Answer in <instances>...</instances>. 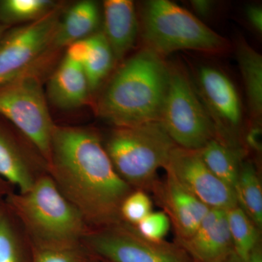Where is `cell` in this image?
I'll list each match as a JSON object with an SVG mask.
<instances>
[{"label": "cell", "mask_w": 262, "mask_h": 262, "mask_svg": "<svg viewBox=\"0 0 262 262\" xmlns=\"http://www.w3.org/2000/svg\"><path fill=\"white\" fill-rule=\"evenodd\" d=\"M239 208L252 220L258 229L262 227V189L259 177L252 163L241 165L234 187Z\"/></svg>", "instance_id": "cell-19"}, {"label": "cell", "mask_w": 262, "mask_h": 262, "mask_svg": "<svg viewBox=\"0 0 262 262\" xmlns=\"http://www.w3.org/2000/svg\"><path fill=\"white\" fill-rule=\"evenodd\" d=\"M170 221L165 212H151L134 229L141 237L152 242H162L169 232Z\"/></svg>", "instance_id": "cell-26"}, {"label": "cell", "mask_w": 262, "mask_h": 262, "mask_svg": "<svg viewBox=\"0 0 262 262\" xmlns=\"http://www.w3.org/2000/svg\"><path fill=\"white\" fill-rule=\"evenodd\" d=\"M198 151L212 173L234 192L242 165L238 154L214 139Z\"/></svg>", "instance_id": "cell-18"}, {"label": "cell", "mask_w": 262, "mask_h": 262, "mask_svg": "<svg viewBox=\"0 0 262 262\" xmlns=\"http://www.w3.org/2000/svg\"><path fill=\"white\" fill-rule=\"evenodd\" d=\"M244 262H262V251L259 244L253 250Z\"/></svg>", "instance_id": "cell-32"}, {"label": "cell", "mask_w": 262, "mask_h": 262, "mask_svg": "<svg viewBox=\"0 0 262 262\" xmlns=\"http://www.w3.org/2000/svg\"><path fill=\"white\" fill-rule=\"evenodd\" d=\"M192 4L198 13L206 15L209 11L211 3L208 1H193Z\"/></svg>", "instance_id": "cell-31"}, {"label": "cell", "mask_w": 262, "mask_h": 262, "mask_svg": "<svg viewBox=\"0 0 262 262\" xmlns=\"http://www.w3.org/2000/svg\"><path fill=\"white\" fill-rule=\"evenodd\" d=\"M223 262H242L239 260V258L237 257V256L235 255H234L233 256H232V257L229 258V259L226 260L225 261Z\"/></svg>", "instance_id": "cell-35"}, {"label": "cell", "mask_w": 262, "mask_h": 262, "mask_svg": "<svg viewBox=\"0 0 262 262\" xmlns=\"http://www.w3.org/2000/svg\"><path fill=\"white\" fill-rule=\"evenodd\" d=\"M104 34L114 58L122 59L130 51L138 33L134 3L129 0H106L103 3Z\"/></svg>", "instance_id": "cell-13"}, {"label": "cell", "mask_w": 262, "mask_h": 262, "mask_svg": "<svg viewBox=\"0 0 262 262\" xmlns=\"http://www.w3.org/2000/svg\"><path fill=\"white\" fill-rule=\"evenodd\" d=\"M90 40L91 50L82 67L90 91H93L97 89L111 70L115 58L103 33L93 34L90 37Z\"/></svg>", "instance_id": "cell-22"}, {"label": "cell", "mask_w": 262, "mask_h": 262, "mask_svg": "<svg viewBox=\"0 0 262 262\" xmlns=\"http://www.w3.org/2000/svg\"><path fill=\"white\" fill-rule=\"evenodd\" d=\"M176 144L159 121L115 130L106 152L117 173L130 186L151 189L157 172L165 168Z\"/></svg>", "instance_id": "cell-4"}, {"label": "cell", "mask_w": 262, "mask_h": 262, "mask_svg": "<svg viewBox=\"0 0 262 262\" xmlns=\"http://www.w3.org/2000/svg\"><path fill=\"white\" fill-rule=\"evenodd\" d=\"M170 77L162 56L143 50L114 75L100 101V115L118 127L159 121Z\"/></svg>", "instance_id": "cell-2"}, {"label": "cell", "mask_w": 262, "mask_h": 262, "mask_svg": "<svg viewBox=\"0 0 262 262\" xmlns=\"http://www.w3.org/2000/svg\"><path fill=\"white\" fill-rule=\"evenodd\" d=\"M159 122L176 145L200 150L213 139L215 127L184 74L170 69Z\"/></svg>", "instance_id": "cell-7"}, {"label": "cell", "mask_w": 262, "mask_h": 262, "mask_svg": "<svg viewBox=\"0 0 262 262\" xmlns=\"http://www.w3.org/2000/svg\"><path fill=\"white\" fill-rule=\"evenodd\" d=\"M99 21V10L95 2L82 1L72 7L60 20L52 45L56 48L91 37Z\"/></svg>", "instance_id": "cell-16"}, {"label": "cell", "mask_w": 262, "mask_h": 262, "mask_svg": "<svg viewBox=\"0 0 262 262\" xmlns=\"http://www.w3.org/2000/svg\"><path fill=\"white\" fill-rule=\"evenodd\" d=\"M164 168L182 187L211 209L227 211L237 206L234 190L212 173L198 150L176 146Z\"/></svg>", "instance_id": "cell-10"}, {"label": "cell", "mask_w": 262, "mask_h": 262, "mask_svg": "<svg viewBox=\"0 0 262 262\" xmlns=\"http://www.w3.org/2000/svg\"><path fill=\"white\" fill-rule=\"evenodd\" d=\"M199 79L203 93L217 115L230 125H238L241 104L232 82L220 71L207 67L201 69Z\"/></svg>", "instance_id": "cell-15"}, {"label": "cell", "mask_w": 262, "mask_h": 262, "mask_svg": "<svg viewBox=\"0 0 262 262\" xmlns=\"http://www.w3.org/2000/svg\"><path fill=\"white\" fill-rule=\"evenodd\" d=\"M3 82H1V81H0V84H3Z\"/></svg>", "instance_id": "cell-36"}, {"label": "cell", "mask_w": 262, "mask_h": 262, "mask_svg": "<svg viewBox=\"0 0 262 262\" xmlns=\"http://www.w3.org/2000/svg\"><path fill=\"white\" fill-rule=\"evenodd\" d=\"M237 60L242 72L248 106L253 117L262 111V57L247 44L241 43L237 48Z\"/></svg>", "instance_id": "cell-20"}, {"label": "cell", "mask_w": 262, "mask_h": 262, "mask_svg": "<svg viewBox=\"0 0 262 262\" xmlns=\"http://www.w3.org/2000/svg\"><path fill=\"white\" fill-rule=\"evenodd\" d=\"M8 26H5L4 24L0 23V42H1L5 33L8 30Z\"/></svg>", "instance_id": "cell-34"}, {"label": "cell", "mask_w": 262, "mask_h": 262, "mask_svg": "<svg viewBox=\"0 0 262 262\" xmlns=\"http://www.w3.org/2000/svg\"><path fill=\"white\" fill-rule=\"evenodd\" d=\"M177 244L194 262H223L235 255L225 210H210L195 232Z\"/></svg>", "instance_id": "cell-12"}, {"label": "cell", "mask_w": 262, "mask_h": 262, "mask_svg": "<svg viewBox=\"0 0 262 262\" xmlns=\"http://www.w3.org/2000/svg\"><path fill=\"white\" fill-rule=\"evenodd\" d=\"M0 262H22L21 252L11 213L0 201Z\"/></svg>", "instance_id": "cell-24"}, {"label": "cell", "mask_w": 262, "mask_h": 262, "mask_svg": "<svg viewBox=\"0 0 262 262\" xmlns=\"http://www.w3.org/2000/svg\"><path fill=\"white\" fill-rule=\"evenodd\" d=\"M152 212V203L144 190L132 191L120 207V216L129 225L135 227Z\"/></svg>", "instance_id": "cell-25"}, {"label": "cell", "mask_w": 262, "mask_h": 262, "mask_svg": "<svg viewBox=\"0 0 262 262\" xmlns=\"http://www.w3.org/2000/svg\"><path fill=\"white\" fill-rule=\"evenodd\" d=\"M48 162L57 187L85 222L101 228L120 224V207L132 187L94 133L55 125Z\"/></svg>", "instance_id": "cell-1"}, {"label": "cell", "mask_w": 262, "mask_h": 262, "mask_svg": "<svg viewBox=\"0 0 262 262\" xmlns=\"http://www.w3.org/2000/svg\"><path fill=\"white\" fill-rule=\"evenodd\" d=\"M60 21V8L22 27L7 30L0 42V81L3 83L24 75L52 44Z\"/></svg>", "instance_id": "cell-9"}, {"label": "cell", "mask_w": 262, "mask_h": 262, "mask_svg": "<svg viewBox=\"0 0 262 262\" xmlns=\"http://www.w3.org/2000/svg\"><path fill=\"white\" fill-rule=\"evenodd\" d=\"M89 247L110 262H194L179 244L152 242L120 224L84 236Z\"/></svg>", "instance_id": "cell-8"}, {"label": "cell", "mask_w": 262, "mask_h": 262, "mask_svg": "<svg viewBox=\"0 0 262 262\" xmlns=\"http://www.w3.org/2000/svg\"><path fill=\"white\" fill-rule=\"evenodd\" d=\"M10 186L9 183L7 182L5 179L0 177V199L3 196H5V198H6L11 192L10 191Z\"/></svg>", "instance_id": "cell-33"}, {"label": "cell", "mask_w": 262, "mask_h": 262, "mask_svg": "<svg viewBox=\"0 0 262 262\" xmlns=\"http://www.w3.org/2000/svg\"><path fill=\"white\" fill-rule=\"evenodd\" d=\"M0 177L10 185L15 186L19 193L28 192L36 179L14 137L0 122Z\"/></svg>", "instance_id": "cell-17"}, {"label": "cell", "mask_w": 262, "mask_h": 262, "mask_svg": "<svg viewBox=\"0 0 262 262\" xmlns=\"http://www.w3.org/2000/svg\"><path fill=\"white\" fill-rule=\"evenodd\" d=\"M150 190L173 224L177 241L192 236L211 210L168 173L163 181L157 179Z\"/></svg>", "instance_id": "cell-11"}, {"label": "cell", "mask_w": 262, "mask_h": 262, "mask_svg": "<svg viewBox=\"0 0 262 262\" xmlns=\"http://www.w3.org/2000/svg\"><path fill=\"white\" fill-rule=\"evenodd\" d=\"M248 143L254 149L261 148V131L258 127H253L248 135Z\"/></svg>", "instance_id": "cell-30"}, {"label": "cell", "mask_w": 262, "mask_h": 262, "mask_svg": "<svg viewBox=\"0 0 262 262\" xmlns=\"http://www.w3.org/2000/svg\"><path fill=\"white\" fill-rule=\"evenodd\" d=\"M55 8L50 0H2L0 1V23L5 26L33 21Z\"/></svg>", "instance_id": "cell-23"}, {"label": "cell", "mask_w": 262, "mask_h": 262, "mask_svg": "<svg viewBox=\"0 0 262 262\" xmlns=\"http://www.w3.org/2000/svg\"><path fill=\"white\" fill-rule=\"evenodd\" d=\"M0 116L28 138L48 161L55 125L37 77L25 73L0 84Z\"/></svg>", "instance_id": "cell-6"}, {"label": "cell", "mask_w": 262, "mask_h": 262, "mask_svg": "<svg viewBox=\"0 0 262 262\" xmlns=\"http://www.w3.org/2000/svg\"><path fill=\"white\" fill-rule=\"evenodd\" d=\"M90 50H91V40L89 37L72 43L70 46H67L65 58L74 63L82 65L87 59Z\"/></svg>", "instance_id": "cell-28"}, {"label": "cell", "mask_w": 262, "mask_h": 262, "mask_svg": "<svg viewBox=\"0 0 262 262\" xmlns=\"http://www.w3.org/2000/svg\"><path fill=\"white\" fill-rule=\"evenodd\" d=\"M5 203L28 230L35 246H77L85 236V221L50 177L36 179L25 193L10 192Z\"/></svg>", "instance_id": "cell-3"}, {"label": "cell", "mask_w": 262, "mask_h": 262, "mask_svg": "<svg viewBox=\"0 0 262 262\" xmlns=\"http://www.w3.org/2000/svg\"><path fill=\"white\" fill-rule=\"evenodd\" d=\"M226 213L236 256L244 262L259 244L258 227L238 205L227 210Z\"/></svg>", "instance_id": "cell-21"}, {"label": "cell", "mask_w": 262, "mask_h": 262, "mask_svg": "<svg viewBox=\"0 0 262 262\" xmlns=\"http://www.w3.org/2000/svg\"><path fill=\"white\" fill-rule=\"evenodd\" d=\"M248 20L252 24L253 27L261 32L262 31V10L258 7H249L247 10Z\"/></svg>", "instance_id": "cell-29"}, {"label": "cell", "mask_w": 262, "mask_h": 262, "mask_svg": "<svg viewBox=\"0 0 262 262\" xmlns=\"http://www.w3.org/2000/svg\"><path fill=\"white\" fill-rule=\"evenodd\" d=\"M90 91L82 65L66 58L48 82V97L61 110L82 106L87 101Z\"/></svg>", "instance_id": "cell-14"}, {"label": "cell", "mask_w": 262, "mask_h": 262, "mask_svg": "<svg viewBox=\"0 0 262 262\" xmlns=\"http://www.w3.org/2000/svg\"><path fill=\"white\" fill-rule=\"evenodd\" d=\"M34 262H83V256L77 246H35Z\"/></svg>", "instance_id": "cell-27"}, {"label": "cell", "mask_w": 262, "mask_h": 262, "mask_svg": "<svg viewBox=\"0 0 262 262\" xmlns=\"http://www.w3.org/2000/svg\"><path fill=\"white\" fill-rule=\"evenodd\" d=\"M141 20L146 49L161 56L179 50L218 52L226 46L223 37L167 0L145 3Z\"/></svg>", "instance_id": "cell-5"}]
</instances>
